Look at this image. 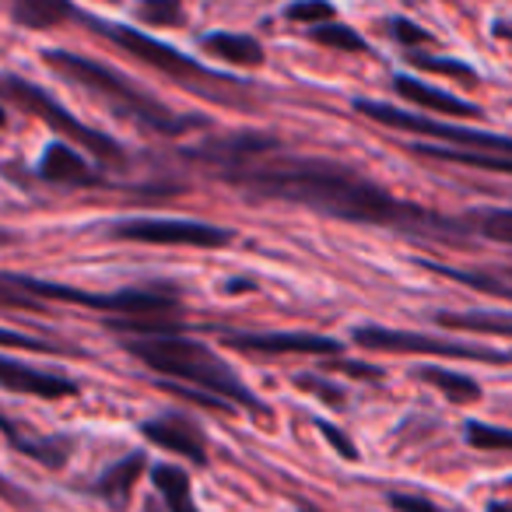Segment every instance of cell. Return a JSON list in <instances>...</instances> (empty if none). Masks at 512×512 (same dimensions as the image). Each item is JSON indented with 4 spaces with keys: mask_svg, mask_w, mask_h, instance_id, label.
Returning <instances> with one entry per match:
<instances>
[{
    "mask_svg": "<svg viewBox=\"0 0 512 512\" xmlns=\"http://www.w3.org/2000/svg\"><path fill=\"white\" fill-rule=\"evenodd\" d=\"M274 141L264 137H239V141L221 144L218 151H204V158L221 162V176L228 183L242 186L249 197L264 200H288V204L313 207L320 214L355 225H386L407 235H446L456 232L453 221L439 218L428 207L400 200L376 186L372 179L320 158H267L253 162L260 148H271Z\"/></svg>",
    "mask_w": 512,
    "mask_h": 512,
    "instance_id": "1",
    "label": "cell"
},
{
    "mask_svg": "<svg viewBox=\"0 0 512 512\" xmlns=\"http://www.w3.org/2000/svg\"><path fill=\"white\" fill-rule=\"evenodd\" d=\"M127 351L137 358L141 365H148L158 376H172L183 379V383L197 386L204 393H214V397L228 400V404H242L253 414H271L267 404L235 376L232 365H225L211 348H204L200 341H186V337L176 334H151L141 337V341H127Z\"/></svg>",
    "mask_w": 512,
    "mask_h": 512,
    "instance_id": "2",
    "label": "cell"
},
{
    "mask_svg": "<svg viewBox=\"0 0 512 512\" xmlns=\"http://www.w3.org/2000/svg\"><path fill=\"white\" fill-rule=\"evenodd\" d=\"M43 64L53 67L57 74H64V78L74 81V85H81L85 92L99 95L116 116L141 123V127H151V130H158V134H179V130L193 127V123H204V120H190V116L169 113L162 102L151 99V95L141 92V88H134L123 74H116L113 67L95 64V60L81 57V53L43 50Z\"/></svg>",
    "mask_w": 512,
    "mask_h": 512,
    "instance_id": "3",
    "label": "cell"
},
{
    "mask_svg": "<svg viewBox=\"0 0 512 512\" xmlns=\"http://www.w3.org/2000/svg\"><path fill=\"white\" fill-rule=\"evenodd\" d=\"M4 281H8V285H15V288H25V292H32V295H39V299H57V302H71V306L106 309V313H127V316H169V313H179L176 288H120V292L95 295V292H81V288L50 285V281L18 278V274H8Z\"/></svg>",
    "mask_w": 512,
    "mask_h": 512,
    "instance_id": "4",
    "label": "cell"
},
{
    "mask_svg": "<svg viewBox=\"0 0 512 512\" xmlns=\"http://www.w3.org/2000/svg\"><path fill=\"white\" fill-rule=\"evenodd\" d=\"M4 88H8V99L18 102V106H22L25 113L39 116V120H46V127H53L60 137H67V141L81 144V148H85L88 155L99 158V162H106V165H127V151H123L120 144L113 141V137H106L102 130L85 127V123H81L78 116H71L64 106H60V102H53L50 95L43 92V88L29 85V81L15 78V74H8Z\"/></svg>",
    "mask_w": 512,
    "mask_h": 512,
    "instance_id": "5",
    "label": "cell"
},
{
    "mask_svg": "<svg viewBox=\"0 0 512 512\" xmlns=\"http://www.w3.org/2000/svg\"><path fill=\"white\" fill-rule=\"evenodd\" d=\"M355 109L369 120L383 123L393 130H407V134H421V137H439V141L460 144V148H477V151H498V155H512V137L502 134H488V130H470L460 123H435L421 113H407V109H393L386 102H369L358 99Z\"/></svg>",
    "mask_w": 512,
    "mask_h": 512,
    "instance_id": "6",
    "label": "cell"
},
{
    "mask_svg": "<svg viewBox=\"0 0 512 512\" xmlns=\"http://www.w3.org/2000/svg\"><path fill=\"white\" fill-rule=\"evenodd\" d=\"M88 25H92L99 36L113 39L120 50H127L130 57H137L141 64L155 67V71L162 74H172V78L186 81V85H197V81H228V78H218L214 71H207V67H200L197 60H190L186 53L172 50V46L158 43V39L144 36L141 29H130V25H113V22H102V18H85Z\"/></svg>",
    "mask_w": 512,
    "mask_h": 512,
    "instance_id": "7",
    "label": "cell"
},
{
    "mask_svg": "<svg viewBox=\"0 0 512 512\" xmlns=\"http://www.w3.org/2000/svg\"><path fill=\"white\" fill-rule=\"evenodd\" d=\"M109 235L120 242H144V246H197V249H221L232 242V232L207 221H183V218H123L109 228Z\"/></svg>",
    "mask_w": 512,
    "mask_h": 512,
    "instance_id": "8",
    "label": "cell"
},
{
    "mask_svg": "<svg viewBox=\"0 0 512 512\" xmlns=\"http://www.w3.org/2000/svg\"><path fill=\"white\" fill-rule=\"evenodd\" d=\"M355 344L369 351H397V355H435V358H463V362H491L505 365L512 355L491 348H477V344L460 341H442V337L411 334V330H386V327H358Z\"/></svg>",
    "mask_w": 512,
    "mask_h": 512,
    "instance_id": "9",
    "label": "cell"
},
{
    "mask_svg": "<svg viewBox=\"0 0 512 512\" xmlns=\"http://www.w3.org/2000/svg\"><path fill=\"white\" fill-rule=\"evenodd\" d=\"M225 348L256 351V355H341V344L320 334H225Z\"/></svg>",
    "mask_w": 512,
    "mask_h": 512,
    "instance_id": "10",
    "label": "cell"
},
{
    "mask_svg": "<svg viewBox=\"0 0 512 512\" xmlns=\"http://www.w3.org/2000/svg\"><path fill=\"white\" fill-rule=\"evenodd\" d=\"M141 432L148 435L155 446L169 449L176 456H186L197 467H207V439L190 418L183 414H162V418H151L141 425Z\"/></svg>",
    "mask_w": 512,
    "mask_h": 512,
    "instance_id": "11",
    "label": "cell"
},
{
    "mask_svg": "<svg viewBox=\"0 0 512 512\" xmlns=\"http://www.w3.org/2000/svg\"><path fill=\"white\" fill-rule=\"evenodd\" d=\"M0 383L15 393H29V397H43V400H64L78 393V383L67 376H53V372H39L32 365H22L18 358H4L0 362Z\"/></svg>",
    "mask_w": 512,
    "mask_h": 512,
    "instance_id": "12",
    "label": "cell"
},
{
    "mask_svg": "<svg viewBox=\"0 0 512 512\" xmlns=\"http://www.w3.org/2000/svg\"><path fill=\"white\" fill-rule=\"evenodd\" d=\"M39 172H43V179L60 183V186H102L99 172L85 162V155H78L74 148H67L64 141L50 144V148L43 151Z\"/></svg>",
    "mask_w": 512,
    "mask_h": 512,
    "instance_id": "13",
    "label": "cell"
},
{
    "mask_svg": "<svg viewBox=\"0 0 512 512\" xmlns=\"http://www.w3.org/2000/svg\"><path fill=\"white\" fill-rule=\"evenodd\" d=\"M4 435H8L11 446L22 449L25 456H32V460H39L50 470L64 467L67 456H71V449H74L71 435H25L11 418H4Z\"/></svg>",
    "mask_w": 512,
    "mask_h": 512,
    "instance_id": "14",
    "label": "cell"
},
{
    "mask_svg": "<svg viewBox=\"0 0 512 512\" xmlns=\"http://www.w3.org/2000/svg\"><path fill=\"white\" fill-rule=\"evenodd\" d=\"M393 92L404 95L407 102H414V106H421V109H435V113H446V116H467V120H474V116H481V109L470 106V102L456 99V95H449V92H439V88L425 85V81H418V78H407V74H400V78H393Z\"/></svg>",
    "mask_w": 512,
    "mask_h": 512,
    "instance_id": "15",
    "label": "cell"
},
{
    "mask_svg": "<svg viewBox=\"0 0 512 512\" xmlns=\"http://www.w3.org/2000/svg\"><path fill=\"white\" fill-rule=\"evenodd\" d=\"M144 467H148V456H144V453L123 456L120 463H113V467L99 477V484H95V495H99L106 505H113V509H123V505L130 502V495H134L137 477L144 474Z\"/></svg>",
    "mask_w": 512,
    "mask_h": 512,
    "instance_id": "16",
    "label": "cell"
},
{
    "mask_svg": "<svg viewBox=\"0 0 512 512\" xmlns=\"http://www.w3.org/2000/svg\"><path fill=\"white\" fill-rule=\"evenodd\" d=\"M414 155L435 158V162H453V165H470V169L484 172H512V155H498V151H477V148H460V144H411Z\"/></svg>",
    "mask_w": 512,
    "mask_h": 512,
    "instance_id": "17",
    "label": "cell"
},
{
    "mask_svg": "<svg viewBox=\"0 0 512 512\" xmlns=\"http://www.w3.org/2000/svg\"><path fill=\"white\" fill-rule=\"evenodd\" d=\"M204 50L218 60H228L235 67H260L264 64V46L253 36H235V32H211L204 36Z\"/></svg>",
    "mask_w": 512,
    "mask_h": 512,
    "instance_id": "18",
    "label": "cell"
},
{
    "mask_svg": "<svg viewBox=\"0 0 512 512\" xmlns=\"http://www.w3.org/2000/svg\"><path fill=\"white\" fill-rule=\"evenodd\" d=\"M151 481H155L158 495H162V502L169 512H197L190 474H186L183 467H176V463H158V467L151 470Z\"/></svg>",
    "mask_w": 512,
    "mask_h": 512,
    "instance_id": "19",
    "label": "cell"
},
{
    "mask_svg": "<svg viewBox=\"0 0 512 512\" xmlns=\"http://www.w3.org/2000/svg\"><path fill=\"white\" fill-rule=\"evenodd\" d=\"M414 376L421 383L435 386L442 397H449V404H474V400H481V383L463 376V372H449L439 369V365H421V369H414Z\"/></svg>",
    "mask_w": 512,
    "mask_h": 512,
    "instance_id": "20",
    "label": "cell"
},
{
    "mask_svg": "<svg viewBox=\"0 0 512 512\" xmlns=\"http://www.w3.org/2000/svg\"><path fill=\"white\" fill-rule=\"evenodd\" d=\"M11 8L25 29H53L71 18V0H11Z\"/></svg>",
    "mask_w": 512,
    "mask_h": 512,
    "instance_id": "21",
    "label": "cell"
},
{
    "mask_svg": "<svg viewBox=\"0 0 512 512\" xmlns=\"http://www.w3.org/2000/svg\"><path fill=\"white\" fill-rule=\"evenodd\" d=\"M435 320L449 330H467V334L512 337V313H439Z\"/></svg>",
    "mask_w": 512,
    "mask_h": 512,
    "instance_id": "22",
    "label": "cell"
},
{
    "mask_svg": "<svg viewBox=\"0 0 512 512\" xmlns=\"http://www.w3.org/2000/svg\"><path fill=\"white\" fill-rule=\"evenodd\" d=\"M421 267L432 274H442L449 281H460V285H470L477 292H488V295H502V299H512V285L505 281H495L488 274H470V271H456V267H446V264H432V260H421Z\"/></svg>",
    "mask_w": 512,
    "mask_h": 512,
    "instance_id": "23",
    "label": "cell"
},
{
    "mask_svg": "<svg viewBox=\"0 0 512 512\" xmlns=\"http://www.w3.org/2000/svg\"><path fill=\"white\" fill-rule=\"evenodd\" d=\"M309 36H313L320 46H330V50H341V53H369V46H365V39L358 36L355 29H348V25H341V22H323V25H313V32H309Z\"/></svg>",
    "mask_w": 512,
    "mask_h": 512,
    "instance_id": "24",
    "label": "cell"
},
{
    "mask_svg": "<svg viewBox=\"0 0 512 512\" xmlns=\"http://www.w3.org/2000/svg\"><path fill=\"white\" fill-rule=\"evenodd\" d=\"M474 225H477V232L488 235V239L512 246V207H491V211H477Z\"/></svg>",
    "mask_w": 512,
    "mask_h": 512,
    "instance_id": "25",
    "label": "cell"
},
{
    "mask_svg": "<svg viewBox=\"0 0 512 512\" xmlns=\"http://www.w3.org/2000/svg\"><path fill=\"white\" fill-rule=\"evenodd\" d=\"M144 25H183V0H137Z\"/></svg>",
    "mask_w": 512,
    "mask_h": 512,
    "instance_id": "26",
    "label": "cell"
},
{
    "mask_svg": "<svg viewBox=\"0 0 512 512\" xmlns=\"http://www.w3.org/2000/svg\"><path fill=\"white\" fill-rule=\"evenodd\" d=\"M285 15L299 25H323V22H334V4L330 0H295Z\"/></svg>",
    "mask_w": 512,
    "mask_h": 512,
    "instance_id": "27",
    "label": "cell"
},
{
    "mask_svg": "<svg viewBox=\"0 0 512 512\" xmlns=\"http://www.w3.org/2000/svg\"><path fill=\"white\" fill-rule=\"evenodd\" d=\"M467 442L474 449H512V428H491V425H467Z\"/></svg>",
    "mask_w": 512,
    "mask_h": 512,
    "instance_id": "28",
    "label": "cell"
},
{
    "mask_svg": "<svg viewBox=\"0 0 512 512\" xmlns=\"http://www.w3.org/2000/svg\"><path fill=\"white\" fill-rule=\"evenodd\" d=\"M414 67H421V71H432V74H449V78H463V81H477V74L470 71L467 64H460V60H442V57H428V53H411Z\"/></svg>",
    "mask_w": 512,
    "mask_h": 512,
    "instance_id": "29",
    "label": "cell"
},
{
    "mask_svg": "<svg viewBox=\"0 0 512 512\" xmlns=\"http://www.w3.org/2000/svg\"><path fill=\"white\" fill-rule=\"evenodd\" d=\"M295 386H302V390L323 397L330 407H344V400H348V393H344L341 386L327 383V379H320V376H309V372H306V376H295Z\"/></svg>",
    "mask_w": 512,
    "mask_h": 512,
    "instance_id": "30",
    "label": "cell"
},
{
    "mask_svg": "<svg viewBox=\"0 0 512 512\" xmlns=\"http://www.w3.org/2000/svg\"><path fill=\"white\" fill-rule=\"evenodd\" d=\"M386 29H390V36L397 39V43H404V46H425V43H432V36H428L421 25H414V22H407V18H390L386 22Z\"/></svg>",
    "mask_w": 512,
    "mask_h": 512,
    "instance_id": "31",
    "label": "cell"
},
{
    "mask_svg": "<svg viewBox=\"0 0 512 512\" xmlns=\"http://www.w3.org/2000/svg\"><path fill=\"white\" fill-rule=\"evenodd\" d=\"M386 502H390V509H397V512H453V509H439V505L428 502V498H421V495H404V491H393Z\"/></svg>",
    "mask_w": 512,
    "mask_h": 512,
    "instance_id": "32",
    "label": "cell"
},
{
    "mask_svg": "<svg viewBox=\"0 0 512 512\" xmlns=\"http://www.w3.org/2000/svg\"><path fill=\"white\" fill-rule=\"evenodd\" d=\"M316 428H320V432H323V439H327L330 446H334L337 453L344 456V460H358V446L348 439V435L341 432V428H337V425H330V421H316Z\"/></svg>",
    "mask_w": 512,
    "mask_h": 512,
    "instance_id": "33",
    "label": "cell"
},
{
    "mask_svg": "<svg viewBox=\"0 0 512 512\" xmlns=\"http://www.w3.org/2000/svg\"><path fill=\"white\" fill-rule=\"evenodd\" d=\"M4 344H8V348H32V351H43V355H53V351H67V355H78V351H71V348H57V344H50V341L22 337V334H15V330H8V334H4Z\"/></svg>",
    "mask_w": 512,
    "mask_h": 512,
    "instance_id": "34",
    "label": "cell"
},
{
    "mask_svg": "<svg viewBox=\"0 0 512 512\" xmlns=\"http://www.w3.org/2000/svg\"><path fill=\"white\" fill-rule=\"evenodd\" d=\"M330 369H337V372H348V376H355V379H372L376 383L383 372L376 369V365H358V362H341V355L337 358H330Z\"/></svg>",
    "mask_w": 512,
    "mask_h": 512,
    "instance_id": "35",
    "label": "cell"
},
{
    "mask_svg": "<svg viewBox=\"0 0 512 512\" xmlns=\"http://www.w3.org/2000/svg\"><path fill=\"white\" fill-rule=\"evenodd\" d=\"M302 512H320V509H313V505H302Z\"/></svg>",
    "mask_w": 512,
    "mask_h": 512,
    "instance_id": "36",
    "label": "cell"
},
{
    "mask_svg": "<svg viewBox=\"0 0 512 512\" xmlns=\"http://www.w3.org/2000/svg\"><path fill=\"white\" fill-rule=\"evenodd\" d=\"M498 36H512V32H505V29H498Z\"/></svg>",
    "mask_w": 512,
    "mask_h": 512,
    "instance_id": "37",
    "label": "cell"
}]
</instances>
